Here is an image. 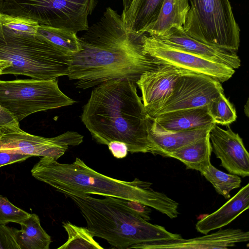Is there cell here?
I'll list each match as a JSON object with an SVG mask.
<instances>
[{"label": "cell", "instance_id": "obj_1", "mask_svg": "<svg viewBox=\"0 0 249 249\" xmlns=\"http://www.w3.org/2000/svg\"><path fill=\"white\" fill-rule=\"evenodd\" d=\"M78 38L81 49L71 56L68 75L78 89L112 80L136 82L160 64L143 53L141 36L129 32L121 15L110 7Z\"/></svg>", "mask_w": 249, "mask_h": 249}, {"label": "cell", "instance_id": "obj_2", "mask_svg": "<svg viewBox=\"0 0 249 249\" xmlns=\"http://www.w3.org/2000/svg\"><path fill=\"white\" fill-rule=\"evenodd\" d=\"M80 118L97 143L120 141L131 153H150L148 127L151 117L138 94L136 82L112 80L95 87Z\"/></svg>", "mask_w": 249, "mask_h": 249}, {"label": "cell", "instance_id": "obj_3", "mask_svg": "<svg viewBox=\"0 0 249 249\" xmlns=\"http://www.w3.org/2000/svg\"><path fill=\"white\" fill-rule=\"evenodd\" d=\"M31 172L36 179L62 194L98 195L135 201L171 219L179 214L178 203L154 191L151 188L152 183L137 178L128 181L109 177L89 167L79 158L71 163H61L53 158L42 157Z\"/></svg>", "mask_w": 249, "mask_h": 249}, {"label": "cell", "instance_id": "obj_4", "mask_svg": "<svg viewBox=\"0 0 249 249\" xmlns=\"http://www.w3.org/2000/svg\"><path fill=\"white\" fill-rule=\"evenodd\" d=\"M63 194L78 207L94 237L104 239L114 248L133 249L144 243L181 237L143 219L119 198L105 196L100 199L89 194Z\"/></svg>", "mask_w": 249, "mask_h": 249}, {"label": "cell", "instance_id": "obj_5", "mask_svg": "<svg viewBox=\"0 0 249 249\" xmlns=\"http://www.w3.org/2000/svg\"><path fill=\"white\" fill-rule=\"evenodd\" d=\"M71 58L36 34L16 32L0 21V59L10 65L2 74L56 79L68 75Z\"/></svg>", "mask_w": 249, "mask_h": 249}, {"label": "cell", "instance_id": "obj_6", "mask_svg": "<svg viewBox=\"0 0 249 249\" xmlns=\"http://www.w3.org/2000/svg\"><path fill=\"white\" fill-rule=\"evenodd\" d=\"M97 2V0H0V15L77 34L89 29L88 17Z\"/></svg>", "mask_w": 249, "mask_h": 249}, {"label": "cell", "instance_id": "obj_7", "mask_svg": "<svg viewBox=\"0 0 249 249\" xmlns=\"http://www.w3.org/2000/svg\"><path fill=\"white\" fill-rule=\"evenodd\" d=\"M190 9L183 26L191 37L205 44L236 52L240 28L229 0H188Z\"/></svg>", "mask_w": 249, "mask_h": 249}, {"label": "cell", "instance_id": "obj_8", "mask_svg": "<svg viewBox=\"0 0 249 249\" xmlns=\"http://www.w3.org/2000/svg\"><path fill=\"white\" fill-rule=\"evenodd\" d=\"M75 103L60 90L57 78L0 80V104L19 122L34 113L69 106Z\"/></svg>", "mask_w": 249, "mask_h": 249}, {"label": "cell", "instance_id": "obj_9", "mask_svg": "<svg viewBox=\"0 0 249 249\" xmlns=\"http://www.w3.org/2000/svg\"><path fill=\"white\" fill-rule=\"evenodd\" d=\"M83 138L78 133L71 131L54 137L45 138L27 133L19 126L0 127V152L57 160L69 146L81 143Z\"/></svg>", "mask_w": 249, "mask_h": 249}, {"label": "cell", "instance_id": "obj_10", "mask_svg": "<svg viewBox=\"0 0 249 249\" xmlns=\"http://www.w3.org/2000/svg\"><path fill=\"white\" fill-rule=\"evenodd\" d=\"M141 42L143 53L159 63L203 74L221 83L230 79L235 72L234 69L167 44L153 36L143 34Z\"/></svg>", "mask_w": 249, "mask_h": 249}, {"label": "cell", "instance_id": "obj_11", "mask_svg": "<svg viewBox=\"0 0 249 249\" xmlns=\"http://www.w3.org/2000/svg\"><path fill=\"white\" fill-rule=\"evenodd\" d=\"M223 91L218 81L203 74L185 71L176 82L168 100L154 117L172 111L206 107Z\"/></svg>", "mask_w": 249, "mask_h": 249}, {"label": "cell", "instance_id": "obj_12", "mask_svg": "<svg viewBox=\"0 0 249 249\" xmlns=\"http://www.w3.org/2000/svg\"><path fill=\"white\" fill-rule=\"evenodd\" d=\"M185 71L160 63L141 75L136 84L141 91L142 102L150 117H153L166 102L176 82Z\"/></svg>", "mask_w": 249, "mask_h": 249}, {"label": "cell", "instance_id": "obj_13", "mask_svg": "<svg viewBox=\"0 0 249 249\" xmlns=\"http://www.w3.org/2000/svg\"><path fill=\"white\" fill-rule=\"evenodd\" d=\"M210 140L220 165L230 174L242 177L249 176V154L242 138L230 126L225 130L215 124L209 133Z\"/></svg>", "mask_w": 249, "mask_h": 249}, {"label": "cell", "instance_id": "obj_14", "mask_svg": "<svg viewBox=\"0 0 249 249\" xmlns=\"http://www.w3.org/2000/svg\"><path fill=\"white\" fill-rule=\"evenodd\" d=\"M249 240V232L239 229H220L211 234L191 239L182 237L144 243L133 249H226L236 243Z\"/></svg>", "mask_w": 249, "mask_h": 249}, {"label": "cell", "instance_id": "obj_15", "mask_svg": "<svg viewBox=\"0 0 249 249\" xmlns=\"http://www.w3.org/2000/svg\"><path fill=\"white\" fill-rule=\"evenodd\" d=\"M157 38L167 44L233 69H238L241 65V60L236 52L229 51L199 41L188 35L184 32L183 27H173L163 36Z\"/></svg>", "mask_w": 249, "mask_h": 249}, {"label": "cell", "instance_id": "obj_16", "mask_svg": "<svg viewBox=\"0 0 249 249\" xmlns=\"http://www.w3.org/2000/svg\"><path fill=\"white\" fill-rule=\"evenodd\" d=\"M215 124L191 131H170L163 129L151 118L148 127L150 153L167 157L169 154L208 135Z\"/></svg>", "mask_w": 249, "mask_h": 249}, {"label": "cell", "instance_id": "obj_17", "mask_svg": "<svg viewBox=\"0 0 249 249\" xmlns=\"http://www.w3.org/2000/svg\"><path fill=\"white\" fill-rule=\"evenodd\" d=\"M249 208V184L214 212L203 216L196 224L198 232L207 234L231 223Z\"/></svg>", "mask_w": 249, "mask_h": 249}, {"label": "cell", "instance_id": "obj_18", "mask_svg": "<svg viewBox=\"0 0 249 249\" xmlns=\"http://www.w3.org/2000/svg\"><path fill=\"white\" fill-rule=\"evenodd\" d=\"M163 129L170 131H186L215 124L206 107L169 111L152 118Z\"/></svg>", "mask_w": 249, "mask_h": 249}, {"label": "cell", "instance_id": "obj_19", "mask_svg": "<svg viewBox=\"0 0 249 249\" xmlns=\"http://www.w3.org/2000/svg\"><path fill=\"white\" fill-rule=\"evenodd\" d=\"M189 9L188 0H164L157 18L143 31L142 35L159 37L173 27H183Z\"/></svg>", "mask_w": 249, "mask_h": 249}, {"label": "cell", "instance_id": "obj_20", "mask_svg": "<svg viewBox=\"0 0 249 249\" xmlns=\"http://www.w3.org/2000/svg\"><path fill=\"white\" fill-rule=\"evenodd\" d=\"M212 147L209 134L197 141L169 154L167 157L176 159L186 168L200 172L211 164Z\"/></svg>", "mask_w": 249, "mask_h": 249}, {"label": "cell", "instance_id": "obj_21", "mask_svg": "<svg viewBox=\"0 0 249 249\" xmlns=\"http://www.w3.org/2000/svg\"><path fill=\"white\" fill-rule=\"evenodd\" d=\"M20 225L18 242L21 249H50L51 237L41 227L37 215L31 214Z\"/></svg>", "mask_w": 249, "mask_h": 249}, {"label": "cell", "instance_id": "obj_22", "mask_svg": "<svg viewBox=\"0 0 249 249\" xmlns=\"http://www.w3.org/2000/svg\"><path fill=\"white\" fill-rule=\"evenodd\" d=\"M75 33L65 29L39 25L36 35L62 53L71 56L80 51Z\"/></svg>", "mask_w": 249, "mask_h": 249}, {"label": "cell", "instance_id": "obj_23", "mask_svg": "<svg viewBox=\"0 0 249 249\" xmlns=\"http://www.w3.org/2000/svg\"><path fill=\"white\" fill-rule=\"evenodd\" d=\"M200 173L213 185L216 192L226 199L231 198V191L239 188L242 182L239 176L224 173L211 163Z\"/></svg>", "mask_w": 249, "mask_h": 249}, {"label": "cell", "instance_id": "obj_24", "mask_svg": "<svg viewBox=\"0 0 249 249\" xmlns=\"http://www.w3.org/2000/svg\"><path fill=\"white\" fill-rule=\"evenodd\" d=\"M63 227L68 235L67 241L58 249H103L94 239V236L86 227L76 226L69 221L63 222Z\"/></svg>", "mask_w": 249, "mask_h": 249}, {"label": "cell", "instance_id": "obj_25", "mask_svg": "<svg viewBox=\"0 0 249 249\" xmlns=\"http://www.w3.org/2000/svg\"><path fill=\"white\" fill-rule=\"evenodd\" d=\"M164 0H141L132 33L140 36L143 31L157 18Z\"/></svg>", "mask_w": 249, "mask_h": 249}, {"label": "cell", "instance_id": "obj_26", "mask_svg": "<svg viewBox=\"0 0 249 249\" xmlns=\"http://www.w3.org/2000/svg\"><path fill=\"white\" fill-rule=\"evenodd\" d=\"M206 107L209 115L215 124L228 125L237 118L234 107L223 93L212 100Z\"/></svg>", "mask_w": 249, "mask_h": 249}, {"label": "cell", "instance_id": "obj_27", "mask_svg": "<svg viewBox=\"0 0 249 249\" xmlns=\"http://www.w3.org/2000/svg\"><path fill=\"white\" fill-rule=\"evenodd\" d=\"M31 215L13 204L6 197L0 195V224L12 222L20 224Z\"/></svg>", "mask_w": 249, "mask_h": 249}, {"label": "cell", "instance_id": "obj_28", "mask_svg": "<svg viewBox=\"0 0 249 249\" xmlns=\"http://www.w3.org/2000/svg\"><path fill=\"white\" fill-rule=\"evenodd\" d=\"M0 21L5 27L17 32L36 34L38 24L34 21L18 17L0 15Z\"/></svg>", "mask_w": 249, "mask_h": 249}, {"label": "cell", "instance_id": "obj_29", "mask_svg": "<svg viewBox=\"0 0 249 249\" xmlns=\"http://www.w3.org/2000/svg\"><path fill=\"white\" fill-rule=\"evenodd\" d=\"M19 230L0 224V249H21Z\"/></svg>", "mask_w": 249, "mask_h": 249}, {"label": "cell", "instance_id": "obj_30", "mask_svg": "<svg viewBox=\"0 0 249 249\" xmlns=\"http://www.w3.org/2000/svg\"><path fill=\"white\" fill-rule=\"evenodd\" d=\"M120 199L124 204L143 219L146 221L150 220L151 209L150 207L137 201Z\"/></svg>", "mask_w": 249, "mask_h": 249}, {"label": "cell", "instance_id": "obj_31", "mask_svg": "<svg viewBox=\"0 0 249 249\" xmlns=\"http://www.w3.org/2000/svg\"><path fill=\"white\" fill-rule=\"evenodd\" d=\"M141 1V0H133L129 8L123 12L121 15L129 32L132 33L134 21Z\"/></svg>", "mask_w": 249, "mask_h": 249}, {"label": "cell", "instance_id": "obj_32", "mask_svg": "<svg viewBox=\"0 0 249 249\" xmlns=\"http://www.w3.org/2000/svg\"><path fill=\"white\" fill-rule=\"evenodd\" d=\"M32 157L18 153L0 152V167L18 162H21Z\"/></svg>", "mask_w": 249, "mask_h": 249}, {"label": "cell", "instance_id": "obj_33", "mask_svg": "<svg viewBox=\"0 0 249 249\" xmlns=\"http://www.w3.org/2000/svg\"><path fill=\"white\" fill-rule=\"evenodd\" d=\"M112 155L117 159H123L128 154V147L124 142L113 141L107 145Z\"/></svg>", "mask_w": 249, "mask_h": 249}, {"label": "cell", "instance_id": "obj_34", "mask_svg": "<svg viewBox=\"0 0 249 249\" xmlns=\"http://www.w3.org/2000/svg\"><path fill=\"white\" fill-rule=\"evenodd\" d=\"M19 126L17 118L0 104V127Z\"/></svg>", "mask_w": 249, "mask_h": 249}, {"label": "cell", "instance_id": "obj_35", "mask_svg": "<svg viewBox=\"0 0 249 249\" xmlns=\"http://www.w3.org/2000/svg\"><path fill=\"white\" fill-rule=\"evenodd\" d=\"M10 66L8 63L4 60L0 59V75H2L3 70Z\"/></svg>", "mask_w": 249, "mask_h": 249}, {"label": "cell", "instance_id": "obj_36", "mask_svg": "<svg viewBox=\"0 0 249 249\" xmlns=\"http://www.w3.org/2000/svg\"><path fill=\"white\" fill-rule=\"evenodd\" d=\"M133 0H122L123 4V12L126 11L130 7Z\"/></svg>", "mask_w": 249, "mask_h": 249}]
</instances>
